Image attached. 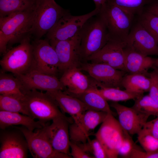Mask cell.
Instances as JSON below:
<instances>
[{
    "label": "cell",
    "mask_w": 158,
    "mask_h": 158,
    "mask_svg": "<svg viewBox=\"0 0 158 158\" xmlns=\"http://www.w3.org/2000/svg\"><path fill=\"white\" fill-rule=\"evenodd\" d=\"M20 130L27 141L28 149L34 158H70L68 155L55 151L40 129L31 131L23 126H15Z\"/></svg>",
    "instance_id": "9a60e30c"
},
{
    "label": "cell",
    "mask_w": 158,
    "mask_h": 158,
    "mask_svg": "<svg viewBox=\"0 0 158 158\" xmlns=\"http://www.w3.org/2000/svg\"><path fill=\"white\" fill-rule=\"evenodd\" d=\"M150 77L142 74H126L123 77L122 85L130 92L143 93L149 92L151 85Z\"/></svg>",
    "instance_id": "484cf974"
},
{
    "label": "cell",
    "mask_w": 158,
    "mask_h": 158,
    "mask_svg": "<svg viewBox=\"0 0 158 158\" xmlns=\"http://www.w3.org/2000/svg\"><path fill=\"white\" fill-rule=\"evenodd\" d=\"M80 33L82 60L87 61L100 50L109 39L106 27L99 13L87 21Z\"/></svg>",
    "instance_id": "7a4b0ae2"
},
{
    "label": "cell",
    "mask_w": 158,
    "mask_h": 158,
    "mask_svg": "<svg viewBox=\"0 0 158 158\" xmlns=\"http://www.w3.org/2000/svg\"><path fill=\"white\" fill-rule=\"evenodd\" d=\"M70 147L71 155L73 158H94V157L86 152L76 143L70 141Z\"/></svg>",
    "instance_id": "8d00e7d4"
},
{
    "label": "cell",
    "mask_w": 158,
    "mask_h": 158,
    "mask_svg": "<svg viewBox=\"0 0 158 158\" xmlns=\"http://www.w3.org/2000/svg\"><path fill=\"white\" fill-rule=\"evenodd\" d=\"M0 94L12 96L23 101L25 97L19 80L13 75L2 71L0 75Z\"/></svg>",
    "instance_id": "d4e9b609"
},
{
    "label": "cell",
    "mask_w": 158,
    "mask_h": 158,
    "mask_svg": "<svg viewBox=\"0 0 158 158\" xmlns=\"http://www.w3.org/2000/svg\"><path fill=\"white\" fill-rule=\"evenodd\" d=\"M0 110L19 113L31 117L24 101L11 95H0Z\"/></svg>",
    "instance_id": "f1b7e54d"
},
{
    "label": "cell",
    "mask_w": 158,
    "mask_h": 158,
    "mask_svg": "<svg viewBox=\"0 0 158 158\" xmlns=\"http://www.w3.org/2000/svg\"><path fill=\"white\" fill-rule=\"evenodd\" d=\"M80 32L73 37L66 40L49 41L58 56L59 72L63 73L69 68L79 67L82 63Z\"/></svg>",
    "instance_id": "8fae6325"
},
{
    "label": "cell",
    "mask_w": 158,
    "mask_h": 158,
    "mask_svg": "<svg viewBox=\"0 0 158 158\" xmlns=\"http://www.w3.org/2000/svg\"><path fill=\"white\" fill-rule=\"evenodd\" d=\"M127 44L145 56H158V43L136 18L128 37Z\"/></svg>",
    "instance_id": "e0dca14e"
},
{
    "label": "cell",
    "mask_w": 158,
    "mask_h": 158,
    "mask_svg": "<svg viewBox=\"0 0 158 158\" xmlns=\"http://www.w3.org/2000/svg\"><path fill=\"white\" fill-rule=\"evenodd\" d=\"M132 107L150 116H158V103L149 95H143L135 100Z\"/></svg>",
    "instance_id": "1f68e13d"
},
{
    "label": "cell",
    "mask_w": 158,
    "mask_h": 158,
    "mask_svg": "<svg viewBox=\"0 0 158 158\" xmlns=\"http://www.w3.org/2000/svg\"><path fill=\"white\" fill-rule=\"evenodd\" d=\"M153 70L156 72L158 76V68L157 67L153 66L152 67Z\"/></svg>",
    "instance_id": "ee69618b"
},
{
    "label": "cell",
    "mask_w": 158,
    "mask_h": 158,
    "mask_svg": "<svg viewBox=\"0 0 158 158\" xmlns=\"http://www.w3.org/2000/svg\"><path fill=\"white\" fill-rule=\"evenodd\" d=\"M125 130L118 120L111 113H108L99 130L95 134L96 138L104 149L108 158H117L119 150L124 138Z\"/></svg>",
    "instance_id": "52a82bcc"
},
{
    "label": "cell",
    "mask_w": 158,
    "mask_h": 158,
    "mask_svg": "<svg viewBox=\"0 0 158 158\" xmlns=\"http://www.w3.org/2000/svg\"><path fill=\"white\" fill-rule=\"evenodd\" d=\"M149 76L151 83L148 95L158 103V76L154 70L149 73Z\"/></svg>",
    "instance_id": "d590c367"
},
{
    "label": "cell",
    "mask_w": 158,
    "mask_h": 158,
    "mask_svg": "<svg viewBox=\"0 0 158 158\" xmlns=\"http://www.w3.org/2000/svg\"><path fill=\"white\" fill-rule=\"evenodd\" d=\"M128 158H158V150L147 152L136 146L133 149Z\"/></svg>",
    "instance_id": "74e56055"
},
{
    "label": "cell",
    "mask_w": 158,
    "mask_h": 158,
    "mask_svg": "<svg viewBox=\"0 0 158 158\" xmlns=\"http://www.w3.org/2000/svg\"><path fill=\"white\" fill-rule=\"evenodd\" d=\"M124 71L130 74L148 75V70L154 66V59L145 56L127 44L123 49Z\"/></svg>",
    "instance_id": "7402d4cb"
},
{
    "label": "cell",
    "mask_w": 158,
    "mask_h": 158,
    "mask_svg": "<svg viewBox=\"0 0 158 158\" xmlns=\"http://www.w3.org/2000/svg\"><path fill=\"white\" fill-rule=\"evenodd\" d=\"M46 92L53 99L63 113H67L71 116L73 122L77 121L83 114L88 110L80 100L64 91L55 90Z\"/></svg>",
    "instance_id": "44dd1931"
},
{
    "label": "cell",
    "mask_w": 158,
    "mask_h": 158,
    "mask_svg": "<svg viewBox=\"0 0 158 158\" xmlns=\"http://www.w3.org/2000/svg\"><path fill=\"white\" fill-rule=\"evenodd\" d=\"M9 40L8 37L0 30V52L1 54H4L7 51V47Z\"/></svg>",
    "instance_id": "ab89813d"
},
{
    "label": "cell",
    "mask_w": 158,
    "mask_h": 158,
    "mask_svg": "<svg viewBox=\"0 0 158 158\" xmlns=\"http://www.w3.org/2000/svg\"><path fill=\"white\" fill-rule=\"evenodd\" d=\"M130 135L125 130L124 139L118 151V155L123 158H128L137 146Z\"/></svg>",
    "instance_id": "e575fe53"
},
{
    "label": "cell",
    "mask_w": 158,
    "mask_h": 158,
    "mask_svg": "<svg viewBox=\"0 0 158 158\" xmlns=\"http://www.w3.org/2000/svg\"><path fill=\"white\" fill-rule=\"evenodd\" d=\"M32 44L33 59L31 70L56 76L59 72V60L56 52L49 40L47 38L35 39Z\"/></svg>",
    "instance_id": "9c48e42d"
},
{
    "label": "cell",
    "mask_w": 158,
    "mask_h": 158,
    "mask_svg": "<svg viewBox=\"0 0 158 158\" xmlns=\"http://www.w3.org/2000/svg\"><path fill=\"white\" fill-rule=\"evenodd\" d=\"M154 66L158 68V59H154Z\"/></svg>",
    "instance_id": "7bdbcfd3"
},
{
    "label": "cell",
    "mask_w": 158,
    "mask_h": 158,
    "mask_svg": "<svg viewBox=\"0 0 158 158\" xmlns=\"http://www.w3.org/2000/svg\"><path fill=\"white\" fill-rule=\"evenodd\" d=\"M86 72L95 81L98 87H112L120 88L126 72L105 63L91 62L82 63L79 67Z\"/></svg>",
    "instance_id": "7c38bea8"
},
{
    "label": "cell",
    "mask_w": 158,
    "mask_h": 158,
    "mask_svg": "<svg viewBox=\"0 0 158 158\" xmlns=\"http://www.w3.org/2000/svg\"><path fill=\"white\" fill-rule=\"evenodd\" d=\"M12 129H1L0 135V158H25L28 149L22 132L15 126Z\"/></svg>",
    "instance_id": "5bb4252c"
},
{
    "label": "cell",
    "mask_w": 158,
    "mask_h": 158,
    "mask_svg": "<svg viewBox=\"0 0 158 158\" xmlns=\"http://www.w3.org/2000/svg\"><path fill=\"white\" fill-rule=\"evenodd\" d=\"M127 43L109 39L104 46L87 60L91 62L102 63L116 69L124 71V48Z\"/></svg>",
    "instance_id": "ac0fdd59"
},
{
    "label": "cell",
    "mask_w": 158,
    "mask_h": 158,
    "mask_svg": "<svg viewBox=\"0 0 158 158\" xmlns=\"http://www.w3.org/2000/svg\"><path fill=\"white\" fill-rule=\"evenodd\" d=\"M152 0H107V2L116 5L136 16L144 11L145 6Z\"/></svg>",
    "instance_id": "f546056e"
},
{
    "label": "cell",
    "mask_w": 158,
    "mask_h": 158,
    "mask_svg": "<svg viewBox=\"0 0 158 158\" xmlns=\"http://www.w3.org/2000/svg\"><path fill=\"white\" fill-rule=\"evenodd\" d=\"M34 7L0 18V30L8 38V44L20 43L32 35Z\"/></svg>",
    "instance_id": "8992f818"
},
{
    "label": "cell",
    "mask_w": 158,
    "mask_h": 158,
    "mask_svg": "<svg viewBox=\"0 0 158 158\" xmlns=\"http://www.w3.org/2000/svg\"><path fill=\"white\" fill-rule=\"evenodd\" d=\"M81 71L79 67H73L63 73L59 80L66 88L64 91L68 94L74 96L96 86L95 80Z\"/></svg>",
    "instance_id": "ffe728a7"
},
{
    "label": "cell",
    "mask_w": 158,
    "mask_h": 158,
    "mask_svg": "<svg viewBox=\"0 0 158 158\" xmlns=\"http://www.w3.org/2000/svg\"><path fill=\"white\" fill-rule=\"evenodd\" d=\"M95 5V8L100 9L106 2L107 0H93Z\"/></svg>",
    "instance_id": "b9f144b4"
},
{
    "label": "cell",
    "mask_w": 158,
    "mask_h": 158,
    "mask_svg": "<svg viewBox=\"0 0 158 158\" xmlns=\"http://www.w3.org/2000/svg\"><path fill=\"white\" fill-rule=\"evenodd\" d=\"M99 13L106 27L109 39L127 43L135 16L107 2L101 7Z\"/></svg>",
    "instance_id": "6da1fadb"
},
{
    "label": "cell",
    "mask_w": 158,
    "mask_h": 158,
    "mask_svg": "<svg viewBox=\"0 0 158 158\" xmlns=\"http://www.w3.org/2000/svg\"><path fill=\"white\" fill-rule=\"evenodd\" d=\"M52 121L50 125L47 124L40 129V131L55 151L71 157L69 126L73 121L72 118L60 117Z\"/></svg>",
    "instance_id": "30bf717a"
},
{
    "label": "cell",
    "mask_w": 158,
    "mask_h": 158,
    "mask_svg": "<svg viewBox=\"0 0 158 158\" xmlns=\"http://www.w3.org/2000/svg\"><path fill=\"white\" fill-rule=\"evenodd\" d=\"M47 124L35 121L33 118L19 113L0 110V128L4 129L10 126L21 125L34 131L41 129Z\"/></svg>",
    "instance_id": "603a6c76"
},
{
    "label": "cell",
    "mask_w": 158,
    "mask_h": 158,
    "mask_svg": "<svg viewBox=\"0 0 158 158\" xmlns=\"http://www.w3.org/2000/svg\"><path fill=\"white\" fill-rule=\"evenodd\" d=\"M73 97L82 101L87 107L88 110L106 112L114 115L107 101L98 91L97 86Z\"/></svg>",
    "instance_id": "cb8c5ba5"
},
{
    "label": "cell",
    "mask_w": 158,
    "mask_h": 158,
    "mask_svg": "<svg viewBox=\"0 0 158 158\" xmlns=\"http://www.w3.org/2000/svg\"><path fill=\"white\" fill-rule=\"evenodd\" d=\"M143 128L158 139V116L152 121H147Z\"/></svg>",
    "instance_id": "f35d334b"
},
{
    "label": "cell",
    "mask_w": 158,
    "mask_h": 158,
    "mask_svg": "<svg viewBox=\"0 0 158 158\" xmlns=\"http://www.w3.org/2000/svg\"><path fill=\"white\" fill-rule=\"evenodd\" d=\"M31 36L23 39L18 46L7 50L0 61L1 71L15 75L25 73L32 69L33 47Z\"/></svg>",
    "instance_id": "5b68a950"
},
{
    "label": "cell",
    "mask_w": 158,
    "mask_h": 158,
    "mask_svg": "<svg viewBox=\"0 0 158 158\" xmlns=\"http://www.w3.org/2000/svg\"><path fill=\"white\" fill-rule=\"evenodd\" d=\"M24 102L31 117L44 124L57 118L67 117L46 92L36 90L27 91L25 93Z\"/></svg>",
    "instance_id": "3957f363"
},
{
    "label": "cell",
    "mask_w": 158,
    "mask_h": 158,
    "mask_svg": "<svg viewBox=\"0 0 158 158\" xmlns=\"http://www.w3.org/2000/svg\"><path fill=\"white\" fill-rule=\"evenodd\" d=\"M97 90L107 101L113 102L135 100L143 95V93H135L119 88L112 87H98Z\"/></svg>",
    "instance_id": "4316f807"
},
{
    "label": "cell",
    "mask_w": 158,
    "mask_h": 158,
    "mask_svg": "<svg viewBox=\"0 0 158 158\" xmlns=\"http://www.w3.org/2000/svg\"><path fill=\"white\" fill-rule=\"evenodd\" d=\"M32 0L34 1L35 2L37 0Z\"/></svg>",
    "instance_id": "f6af8a7d"
},
{
    "label": "cell",
    "mask_w": 158,
    "mask_h": 158,
    "mask_svg": "<svg viewBox=\"0 0 158 158\" xmlns=\"http://www.w3.org/2000/svg\"><path fill=\"white\" fill-rule=\"evenodd\" d=\"M99 11L95 8L86 14L75 16L67 10L46 34L47 39L49 41H59L73 37L80 32L87 21Z\"/></svg>",
    "instance_id": "ba28073f"
},
{
    "label": "cell",
    "mask_w": 158,
    "mask_h": 158,
    "mask_svg": "<svg viewBox=\"0 0 158 158\" xmlns=\"http://www.w3.org/2000/svg\"><path fill=\"white\" fill-rule=\"evenodd\" d=\"M138 140L145 152H150L158 150V139L144 128L137 134Z\"/></svg>",
    "instance_id": "836d02e7"
},
{
    "label": "cell",
    "mask_w": 158,
    "mask_h": 158,
    "mask_svg": "<svg viewBox=\"0 0 158 158\" xmlns=\"http://www.w3.org/2000/svg\"><path fill=\"white\" fill-rule=\"evenodd\" d=\"M15 76L20 81L25 94L27 91L33 90L46 92L66 90L56 76L36 70H31L25 73Z\"/></svg>",
    "instance_id": "2e32d148"
},
{
    "label": "cell",
    "mask_w": 158,
    "mask_h": 158,
    "mask_svg": "<svg viewBox=\"0 0 158 158\" xmlns=\"http://www.w3.org/2000/svg\"><path fill=\"white\" fill-rule=\"evenodd\" d=\"M32 0H0V18L33 8Z\"/></svg>",
    "instance_id": "83f0119b"
},
{
    "label": "cell",
    "mask_w": 158,
    "mask_h": 158,
    "mask_svg": "<svg viewBox=\"0 0 158 158\" xmlns=\"http://www.w3.org/2000/svg\"><path fill=\"white\" fill-rule=\"evenodd\" d=\"M86 152L96 158H108L106 152L99 141L96 138L89 139L85 143H76Z\"/></svg>",
    "instance_id": "d6a6232c"
},
{
    "label": "cell",
    "mask_w": 158,
    "mask_h": 158,
    "mask_svg": "<svg viewBox=\"0 0 158 158\" xmlns=\"http://www.w3.org/2000/svg\"><path fill=\"white\" fill-rule=\"evenodd\" d=\"M67 11L54 0H37L33 8V23L32 31L35 39L46 35Z\"/></svg>",
    "instance_id": "277c9868"
},
{
    "label": "cell",
    "mask_w": 158,
    "mask_h": 158,
    "mask_svg": "<svg viewBox=\"0 0 158 158\" xmlns=\"http://www.w3.org/2000/svg\"><path fill=\"white\" fill-rule=\"evenodd\" d=\"M110 106L116 110L120 124L129 134H137L143 128L150 116L117 102L111 103Z\"/></svg>",
    "instance_id": "d6986e66"
},
{
    "label": "cell",
    "mask_w": 158,
    "mask_h": 158,
    "mask_svg": "<svg viewBox=\"0 0 158 158\" xmlns=\"http://www.w3.org/2000/svg\"><path fill=\"white\" fill-rule=\"evenodd\" d=\"M108 113L88 110L76 122L69 126L70 140L76 143H86L96 127L102 123Z\"/></svg>",
    "instance_id": "4fadbf2b"
},
{
    "label": "cell",
    "mask_w": 158,
    "mask_h": 158,
    "mask_svg": "<svg viewBox=\"0 0 158 158\" xmlns=\"http://www.w3.org/2000/svg\"><path fill=\"white\" fill-rule=\"evenodd\" d=\"M135 18L158 43V16L144 10L141 14L135 16Z\"/></svg>",
    "instance_id": "4dcf8cb0"
},
{
    "label": "cell",
    "mask_w": 158,
    "mask_h": 158,
    "mask_svg": "<svg viewBox=\"0 0 158 158\" xmlns=\"http://www.w3.org/2000/svg\"><path fill=\"white\" fill-rule=\"evenodd\" d=\"M144 10L158 16V0H152L145 8Z\"/></svg>",
    "instance_id": "60d3db41"
}]
</instances>
